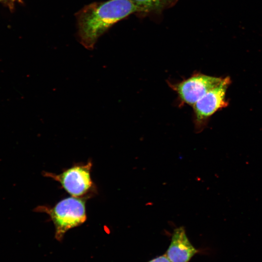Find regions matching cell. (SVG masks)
Here are the masks:
<instances>
[{
    "instance_id": "5",
    "label": "cell",
    "mask_w": 262,
    "mask_h": 262,
    "mask_svg": "<svg viewBox=\"0 0 262 262\" xmlns=\"http://www.w3.org/2000/svg\"><path fill=\"white\" fill-rule=\"evenodd\" d=\"M222 79L197 73L180 82L168 83V85L176 92L181 102L193 106L207 92L218 85Z\"/></svg>"
},
{
    "instance_id": "8",
    "label": "cell",
    "mask_w": 262,
    "mask_h": 262,
    "mask_svg": "<svg viewBox=\"0 0 262 262\" xmlns=\"http://www.w3.org/2000/svg\"><path fill=\"white\" fill-rule=\"evenodd\" d=\"M148 262H171L166 255L160 256L157 257Z\"/></svg>"
},
{
    "instance_id": "1",
    "label": "cell",
    "mask_w": 262,
    "mask_h": 262,
    "mask_svg": "<svg viewBox=\"0 0 262 262\" xmlns=\"http://www.w3.org/2000/svg\"><path fill=\"white\" fill-rule=\"evenodd\" d=\"M137 12L140 9L132 0H109L86 6L76 16L80 43L93 49L98 38L110 27Z\"/></svg>"
},
{
    "instance_id": "2",
    "label": "cell",
    "mask_w": 262,
    "mask_h": 262,
    "mask_svg": "<svg viewBox=\"0 0 262 262\" xmlns=\"http://www.w3.org/2000/svg\"><path fill=\"white\" fill-rule=\"evenodd\" d=\"M87 198L71 196L63 199L53 207L40 206L35 211L49 215L55 227V237L61 241L66 231L80 226L86 221Z\"/></svg>"
},
{
    "instance_id": "9",
    "label": "cell",
    "mask_w": 262,
    "mask_h": 262,
    "mask_svg": "<svg viewBox=\"0 0 262 262\" xmlns=\"http://www.w3.org/2000/svg\"></svg>"
},
{
    "instance_id": "7",
    "label": "cell",
    "mask_w": 262,
    "mask_h": 262,
    "mask_svg": "<svg viewBox=\"0 0 262 262\" xmlns=\"http://www.w3.org/2000/svg\"><path fill=\"white\" fill-rule=\"evenodd\" d=\"M139 7L140 12H150L161 9L174 0H132Z\"/></svg>"
},
{
    "instance_id": "4",
    "label": "cell",
    "mask_w": 262,
    "mask_h": 262,
    "mask_svg": "<svg viewBox=\"0 0 262 262\" xmlns=\"http://www.w3.org/2000/svg\"><path fill=\"white\" fill-rule=\"evenodd\" d=\"M230 83L229 77L223 78L218 85L207 92L193 106L195 128L198 131L204 128L211 115L228 105L225 95Z\"/></svg>"
},
{
    "instance_id": "6",
    "label": "cell",
    "mask_w": 262,
    "mask_h": 262,
    "mask_svg": "<svg viewBox=\"0 0 262 262\" xmlns=\"http://www.w3.org/2000/svg\"><path fill=\"white\" fill-rule=\"evenodd\" d=\"M197 252L188 240L184 228L176 229L165 254L171 262H188Z\"/></svg>"
},
{
    "instance_id": "3",
    "label": "cell",
    "mask_w": 262,
    "mask_h": 262,
    "mask_svg": "<svg viewBox=\"0 0 262 262\" xmlns=\"http://www.w3.org/2000/svg\"><path fill=\"white\" fill-rule=\"evenodd\" d=\"M92 163L78 164L65 170L60 174L44 172L43 175L59 182L62 187L71 196L88 197L95 190V186L91 177Z\"/></svg>"
}]
</instances>
